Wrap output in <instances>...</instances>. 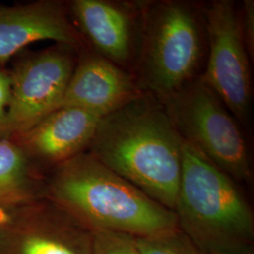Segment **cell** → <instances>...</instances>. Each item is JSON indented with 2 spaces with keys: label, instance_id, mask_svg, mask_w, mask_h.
Instances as JSON below:
<instances>
[{
  "label": "cell",
  "instance_id": "1",
  "mask_svg": "<svg viewBox=\"0 0 254 254\" xmlns=\"http://www.w3.org/2000/svg\"><path fill=\"white\" fill-rule=\"evenodd\" d=\"M182 148L183 139L161 102L142 92L101 119L87 153L173 211Z\"/></svg>",
  "mask_w": 254,
  "mask_h": 254
},
{
  "label": "cell",
  "instance_id": "2",
  "mask_svg": "<svg viewBox=\"0 0 254 254\" xmlns=\"http://www.w3.org/2000/svg\"><path fill=\"white\" fill-rule=\"evenodd\" d=\"M47 195L91 233L146 237L179 229L174 211L151 199L87 152L57 166Z\"/></svg>",
  "mask_w": 254,
  "mask_h": 254
},
{
  "label": "cell",
  "instance_id": "3",
  "mask_svg": "<svg viewBox=\"0 0 254 254\" xmlns=\"http://www.w3.org/2000/svg\"><path fill=\"white\" fill-rule=\"evenodd\" d=\"M178 228L205 254L254 253V212L226 173L183 140Z\"/></svg>",
  "mask_w": 254,
  "mask_h": 254
},
{
  "label": "cell",
  "instance_id": "4",
  "mask_svg": "<svg viewBox=\"0 0 254 254\" xmlns=\"http://www.w3.org/2000/svg\"><path fill=\"white\" fill-rule=\"evenodd\" d=\"M206 55L202 5L143 1L141 41L132 72L140 91L163 98L181 90L200 76Z\"/></svg>",
  "mask_w": 254,
  "mask_h": 254
},
{
  "label": "cell",
  "instance_id": "5",
  "mask_svg": "<svg viewBox=\"0 0 254 254\" xmlns=\"http://www.w3.org/2000/svg\"><path fill=\"white\" fill-rule=\"evenodd\" d=\"M158 99L185 142L233 180H251V159L244 135L236 118L200 76Z\"/></svg>",
  "mask_w": 254,
  "mask_h": 254
},
{
  "label": "cell",
  "instance_id": "6",
  "mask_svg": "<svg viewBox=\"0 0 254 254\" xmlns=\"http://www.w3.org/2000/svg\"><path fill=\"white\" fill-rule=\"evenodd\" d=\"M207 55L200 79L240 124L252 109L251 59L242 37L238 9L232 0L202 5Z\"/></svg>",
  "mask_w": 254,
  "mask_h": 254
},
{
  "label": "cell",
  "instance_id": "7",
  "mask_svg": "<svg viewBox=\"0 0 254 254\" xmlns=\"http://www.w3.org/2000/svg\"><path fill=\"white\" fill-rule=\"evenodd\" d=\"M73 51L58 45L19 64L10 76V100L0 137L17 136L60 108L76 64Z\"/></svg>",
  "mask_w": 254,
  "mask_h": 254
},
{
  "label": "cell",
  "instance_id": "8",
  "mask_svg": "<svg viewBox=\"0 0 254 254\" xmlns=\"http://www.w3.org/2000/svg\"><path fill=\"white\" fill-rule=\"evenodd\" d=\"M143 1L73 0L70 4L79 33L92 51L133 72L139 51Z\"/></svg>",
  "mask_w": 254,
  "mask_h": 254
},
{
  "label": "cell",
  "instance_id": "9",
  "mask_svg": "<svg viewBox=\"0 0 254 254\" xmlns=\"http://www.w3.org/2000/svg\"><path fill=\"white\" fill-rule=\"evenodd\" d=\"M141 93L131 72L86 52L76 62L59 109L79 108L104 117Z\"/></svg>",
  "mask_w": 254,
  "mask_h": 254
},
{
  "label": "cell",
  "instance_id": "10",
  "mask_svg": "<svg viewBox=\"0 0 254 254\" xmlns=\"http://www.w3.org/2000/svg\"><path fill=\"white\" fill-rule=\"evenodd\" d=\"M43 40H53L77 50L84 39L61 2L46 0L14 7L0 5L1 64L27 45Z\"/></svg>",
  "mask_w": 254,
  "mask_h": 254
},
{
  "label": "cell",
  "instance_id": "11",
  "mask_svg": "<svg viewBox=\"0 0 254 254\" xmlns=\"http://www.w3.org/2000/svg\"><path fill=\"white\" fill-rule=\"evenodd\" d=\"M102 118L86 109L61 108L17 135V144L29 158L59 166L89 148Z\"/></svg>",
  "mask_w": 254,
  "mask_h": 254
},
{
  "label": "cell",
  "instance_id": "12",
  "mask_svg": "<svg viewBox=\"0 0 254 254\" xmlns=\"http://www.w3.org/2000/svg\"><path fill=\"white\" fill-rule=\"evenodd\" d=\"M17 254H93L92 234L52 201L27 216Z\"/></svg>",
  "mask_w": 254,
  "mask_h": 254
},
{
  "label": "cell",
  "instance_id": "13",
  "mask_svg": "<svg viewBox=\"0 0 254 254\" xmlns=\"http://www.w3.org/2000/svg\"><path fill=\"white\" fill-rule=\"evenodd\" d=\"M33 190L29 157L17 143L0 137V209L30 200Z\"/></svg>",
  "mask_w": 254,
  "mask_h": 254
},
{
  "label": "cell",
  "instance_id": "14",
  "mask_svg": "<svg viewBox=\"0 0 254 254\" xmlns=\"http://www.w3.org/2000/svg\"><path fill=\"white\" fill-rule=\"evenodd\" d=\"M134 238L142 254H205L180 229L157 236Z\"/></svg>",
  "mask_w": 254,
  "mask_h": 254
},
{
  "label": "cell",
  "instance_id": "15",
  "mask_svg": "<svg viewBox=\"0 0 254 254\" xmlns=\"http://www.w3.org/2000/svg\"><path fill=\"white\" fill-rule=\"evenodd\" d=\"M91 234L93 254H142L134 236L111 232Z\"/></svg>",
  "mask_w": 254,
  "mask_h": 254
},
{
  "label": "cell",
  "instance_id": "16",
  "mask_svg": "<svg viewBox=\"0 0 254 254\" xmlns=\"http://www.w3.org/2000/svg\"><path fill=\"white\" fill-rule=\"evenodd\" d=\"M239 24L242 37L250 59L254 61V1L244 0L241 9L238 10Z\"/></svg>",
  "mask_w": 254,
  "mask_h": 254
},
{
  "label": "cell",
  "instance_id": "17",
  "mask_svg": "<svg viewBox=\"0 0 254 254\" xmlns=\"http://www.w3.org/2000/svg\"><path fill=\"white\" fill-rule=\"evenodd\" d=\"M11 93V81L10 76L0 70V127L4 122V119L9 107Z\"/></svg>",
  "mask_w": 254,
  "mask_h": 254
},
{
  "label": "cell",
  "instance_id": "18",
  "mask_svg": "<svg viewBox=\"0 0 254 254\" xmlns=\"http://www.w3.org/2000/svg\"><path fill=\"white\" fill-rule=\"evenodd\" d=\"M254 254V253H249V254Z\"/></svg>",
  "mask_w": 254,
  "mask_h": 254
}]
</instances>
